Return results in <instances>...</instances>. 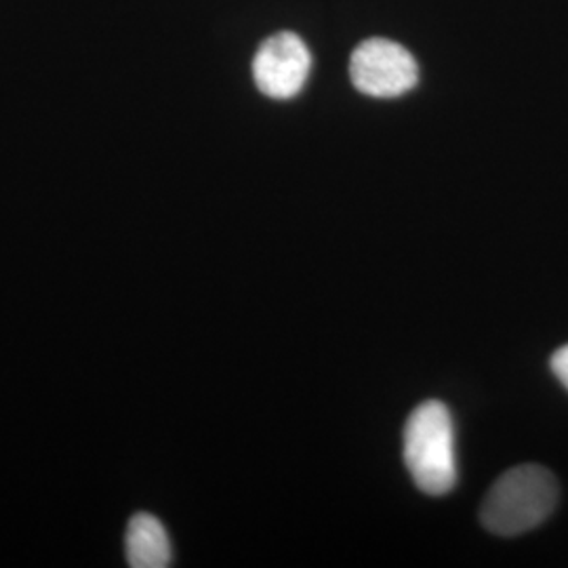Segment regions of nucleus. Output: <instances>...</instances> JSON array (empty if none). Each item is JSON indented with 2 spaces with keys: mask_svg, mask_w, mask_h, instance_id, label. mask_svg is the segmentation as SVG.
I'll return each instance as SVG.
<instances>
[{
  "mask_svg": "<svg viewBox=\"0 0 568 568\" xmlns=\"http://www.w3.org/2000/svg\"><path fill=\"white\" fill-rule=\"evenodd\" d=\"M349 79L368 98L392 100L405 95L417 84L419 68L403 44L387 39H368L352 53Z\"/></svg>",
  "mask_w": 568,
  "mask_h": 568,
  "instance_id": "obj_3",
  "label": "nucleus"
},
{
  "mask_svg": "<svg viewBox=\"0 0 568 568\" xmlns=\"http://www.w3.org/2000/svg\"><path fill=\"white\" fill-rule=\"evenodd\" d=\"M560 488L548 467L525 464L508 469L480 506V523L499 537H518L541 527L558 506Z\"/></svg>",
  "mask_w": 568,
  "mask_h": 568,
  "instance_id": "obj_1",
  "label": "nucleus"
},
{
  "mask_svg": "<svg viewBox=\"0 0 568 568\" xmlns=\"http://www.w3.org/2000/svg\"><path fill=\"white\" fill-rule=\"evenodd\" d=\"M312 58L305 42L293 32L265 39L253 60V79L265 98L291 100L304 89Z\"/></svg>",
  "mask_w": 568,
  "mask_h": 568,
  "instance_id": "obj_4",
  "label": "nucleus"
},
{
  "mask_svg": "<svg viewBox=\"0 0 568 568\" xmlns=\"http://www.w3.org/2000/svg\"><path fill=\"white\" fill-rule=\"evenodd\" d=\"M405 466L427 495L438 497L455 488V426L447 405L427 400L410 413L405 426Z\"/></svg>",
  "mask_w": 568,
  "mask_h": 568,
  "instance_id": "obj_2",
  "label": "nucleus"
},
{
  "mask_svg": "<svg viewBox=\"0 0 568 568\" xmlns=\"http://www.w3.org/2000/svg\"><path fill=\"white\" fill-rule=\"evenodd\" d=\"M126 562L131 568L171 567V541L163 523L152 514H135L126 528Z\"/></svg>",
  "mask_w": 568,
  "mask_h": 568,
  "instance_id": "obj_5",
  "label": "nucleus"
},
{
  "mask_svg": "<svg viewBox=\"0 0 568 568\" xmlns=\"http://www.w3.org/2000/svg\"><path fill=\"white\" fill-rule=\"evenodd\" d=\"M549 366H551V373L556 375V379L568 389V344L554 352Z\"/></svg>",
  "mask_w": 568,
  "mask_h": 568,
  "instance_id": "obj_6",
  "label": "nucleus"
}]
</instances>
